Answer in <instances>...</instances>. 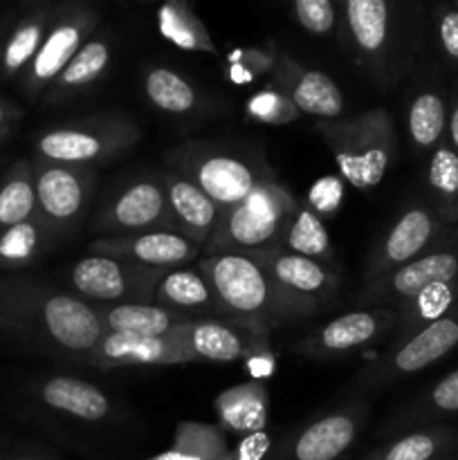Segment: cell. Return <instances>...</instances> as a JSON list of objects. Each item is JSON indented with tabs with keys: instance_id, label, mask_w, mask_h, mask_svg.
Returning a JSON list of instances; mask_svg holds the SVG:
<instances>
[{
	"instance_id": "43",
	"label": "cell",
	"mask_w": 458,
	"mask_h": 460,
	"mask_svg": "<svg viewBox=\"0 0 458 460\" xmlns=\"http://www.w3.org/2000/svg\"><path fill=\"white\" fill-rule=\"evenodd\" d=\"M151 460H207L202 456H196V454H189V452H182V449H169V452H162L157 454V456H153Z\"/></svg>"
},
{
	"instance_id": "18",
	"label": "cell",
	"mask_w": 458,
	"mask_h": 460,
	"mask_svg": "<svg viewBox=\"0 0 458 460\" xmlns=\"http://www.w3.org/2000/svg\"><path fill=\"white\" fill-rule=\"evenodd\" d=\"M175 335L182 340L193 359L229 364L241 359L250 350V340L238 328L216 319H191Z\"/></svg>"
},
{
	"instance_id": "25",
	"label": "cell",
	"mask_w": 458,
	"mask_h": 460,
	"mask_svg": "<svg viewBox=\"0 0 458 460\" xmlns=\"http://www.w3.org/2000/svg\"><path fill=\"white\" fill-rule=\"evenodd\" d=\"M389 317L377 313H348L328 322L314 337V346L326 353H346L368 344L386 326Z\"/></svg>"
},
{
	"instance_id": "10",
	"label": "cell",
	"mask_w": 458,
	"mask_h": 460,
	"mask_svg": "<svg viewBox=\"0 0 458 460\" xmlns=\"http://www.w3.org/2000/svg\"><path fill=\"white\" fill-rule=\"evenodd\" d=\"M103 225L112 236H133L148 232H175L173 216L166 202L164 184L155 180H139L126 187L112 200Z\"/></svg>"
},
{
	"instance_id": "19",
	"label": "cell",
	"mask_w": 458,
	"mask_h": 460,
	"mask_svg": "<svg viewBox=\"0 0 458 460\" xmlns=\"http://www.w3.org/2000/svg\"><path fill=\"white\" fill-rule=\"evenodd\" d=\"M456 346L458 313H454L413 332V335L400 346L398 353L393 355L391 367L398 373L411 376V373L422 371V368L431 367V364H436L438 359H443L445 355L452 353Z\"/></svg>"
},
{
	"instance_id": "4",
	"label": "cell",
	"mask_w": 458,
	"mask_h": 460,
	"mask_svg": "<svg viewBox=\"0 0 458 460\" xmlns=\"http://www.w3.org/2000/svg\"><path fill=\"white\" fill-rule=\"evenodd\" d=\"M164 272L160 270L144 268V265L130 263L124 259H112V256L94 254L85 256L84 261L72 268V286L85 299L101 301H121V304H133V296L155 295V286Z\"/></svg>"
},
{
	"instance_id": "16",
	"label": "cell",
	"mask_w": 458,
	"mask_h": 460,
	"mask_svg": "<svg viewBox=\"0 0 458 460\" xmlns=\"http://www.w3.org/2000/svg\"><path fill=\"white\" fill-rule=\"evenodd\" d=\"M162 184L173 216L175 232L187 236L198 247H205L220 218V207L184 175L166 173Z\"/></svg>"
},
{
	"instance_id": "23",
	"label": "cell",
	"mask_w": 458,
	"mask_h": 460,
	"mask_svg": "<svg viewBox=\"0 0 458 460\" xmlns=\"http://www.w3.org/2000/svg\"><path fill=\"white\" fill-rule=\"evenodd\" d=\"M153 296L157 305L182 314L184 310H218L209 283L198 270L180 268L164 272L157 281Z\"/></svg>"
},
{
	"instance_id": "20",
	"label": "cell",
	"mask_w": 458,
	"mask_h": 460,
	"mask_svg": "<svg viewBox=\"0 0 458 460\" xmlns=\"http://www.w3.org/2000/svg\"><path fill=\"white\" fill-rule=\"evenodd\" d=\"M357 438V422L348 413H332L313 422L292 445L295 460H337Z\"/></svg>"
},
{
	"instance_id": "39",
	"label": "cell",
	"mask_w": 458,
	"mask_h": 460,
	"mask_svg": "<svg viewBox=\"0 0 458 460\" xmlns=\"http://www.w3.org/2000/svg\"><path fill=\"white\" fill-rule=\"evenodd\" d=\"M310 196H313L310 202L317 207V211H332L339 205V182H335V178H323L321 182L314 184Z\"/></svg>"
},
{
	"instance_id": "12",
	"label": "cell",
	"mask_w": 458,
	"mask_h": 460,
	"mask_svg": "<svg viewBox=\"0 0 458 460\" xmlns=\"http://www.w3.org/2000/svg\"><path fill=\"white\" fill-rule=\"evenodd\" d=\"M92 25L94 16L85 9H67L66 16L52 22L27 70L25 88L30 97H36L40 90H45V85L52 84L66 70L75 54L84 48V39Z\"/></svg>"
},
{
	"instance_id": "31",
	"label": "cell",
	"mask_w": 458,
	"mask_h": 460,
	"mask_svg": "<svg viewBox=\"0 0 458 460\" xmlns=\"http://www.w3.org/2000/svg\"><path fill=\"white\" fill-rule=\"evenodd\" d=\"M454 438H456V434L447 427L420 429L402 436L400 440L386 445L384 449L371 454L364 460H438L452 447Z\"/></svg>"
},
{
	"instance_id": "7",
	"label": "cell",
	"mask_w": 458,
	"mask_h": 460,
	"mask_svg": "<svg viewBox=\"0 0 458 460\" xmlns=\"http://www.w3.org/2000/svg\"><path fill=\"white\" fill-rule=\"evenodd\" d=\"M449 234H452V227H445L429 207H411L389 229L371 270H368V277L382 279L386 274L395 272V270L404 268L407 263L416 261L418 256L429 252L431 247L443 243Z\"/></svg>"
},
{
	"instance_id": "27",
	"label": "cell",
	"mask_w": 458,
	"mask_h": 460,
	"mask_svg": "<svg viewBox=\"0 0 458 460\" xmlns=\"http://www.w3.org/2000/svg\"><path fill=\"white\" fill-rule=\"evenodd\" d=\"M346 22L362 52H380L389 40V4L384 0H348Z\"/></svg>"
},
{
	"instance_id": "40",
	"label": "cell",
	"mask_w": 458,
	"mask_h": 460,
	"mask_svg": "<svg viewBox=\"0 0 458 460\" xmlns=\"http://www.w3.org/2000/svg\"><path fill=\"white\" fill-rule=\"evenodd\" d=\"M269 447V438L263 434V431H256V434L247 436L242 440L241 447L236 449L233 454H229L227 460H260L265 456Z\"/></svg>"
},
{
	"instance_id": "32",
	"label": "cell",
	"mask_w": 458,
	"mask_h": 460,
	"mask_svg": "<svg viewBox=\"0 0 458 460\" xmlns=\"http://www.w3.org/2000/svg\"><path fill=\"white\" fill-rule=\"evenodd\" d=\"M49 21L52 18H48V13L39 12L18 22V27L12 31L7 45H4L3 57H0V70H3L4 76L16 75V72H21L22 67L34 61L36 52H39L40 43L45 39V27L49 25Z\"/></svg>"
},
{
	"instance_id": "8",
	"label": "cell",
	"mask_w": 458,
	"mask_h": 460,
	"mask_svg": "<svg viewBox=\"0 0 458 460\" xmlns=\"http://www.w3.org/2000/svg\"><path fill=\"white\" fill-rule=\"evenodd\" d=\"M182 166L187 171L184 178L202 189L220 207V211L245 202L260 184L268 182L259 178L250 162L229 153H193L191 160Z\"/></svg>"
},
{
	"instance_id": "11",
	"label": "cell",
	"mask_w": 458,
	"mask_h": 460,
	"mask_svg": "<svg viewBox=\"0 0 458 460\" xmlns=\"http://www.w3.org/2000/svg\"><path fill=\"white\" fill-rule=\"evenodd\" d=\"M94 175L88 169L63 164H45L34 175L36 211L54 227H66L76 220L88 205Z\"/></svg>"
},
{
	"instance_id": "42",
	"label": "cell",
	"mask_w": 458,
	"mask_h": 460,
	"mask_svg": "<svg viewBox=\"0 0 458 460\" xmlns=\"http://www.w3.org/2000/svg\"><path fill=\"white\" fill-rule=\"evenodd\" d=\"M18 115H21V112L16 111V106H9V103L0 102V133L12 128V121L16 119Z\"/></svg>"
},
{
	"instance_id": "34",
	"label": "cell",
	"mask_w": 458,
	"mask_h": 460,
	"mask_svg": "<svg viewBox=\"0 0 458 460\" xmlns=\"http://www.w3.org/2000/svg\"><path fill=\"white\" fill-rule=\"evenodd\" d=\"M144 90L153 106L164 112L182 115L196 106V90L178 72L166 70V67H153L144 81Z\"/></svg>"
},
{
	"instance_id": "24",
	"label": "cell",
	"mask_w": 458,
	"mask_h": 460,
	"mask_svg": "<svg viewBox=\"0 0 458 460\" xmlns=\"http://www.w3.org/2000/svg\"><path fill=\"white\" fill-rule=\"evenodd\" d=\"M449 102L438 88L422 90L409 106L407 126L411 142L420 151H434L447 133Z\"/></svg>"
},
{
	"instance_id": "1",
	"label": "cell",
	"mask_w": 458,
	"mask_h": 460,
	"mask_svg": "<svg viewBox=\"0 0 458 460\" xmlns=\"http://www.w3.org/2000/svg\"><path fill=\"white\" fill-rule=\"evenodd\" d=\"M198 272L209 283L218 310L245 322L250 328H265L274 319L308 314L287 299L269 274L254 259L242 254H211L198 261Z\"/></svg>"
},
{
	"instance_id": "36",
	"label": "cell",
	"mask_w": 458,
	"mask_h": 460,
	"mask_svg": "<svg viewBox=\"0 0 458 460\" xmlns=\"http://www.w3.org/2000/svg\"><path fill=\"white\" fill-rule=\"evenodd\" d=\"M296 21L313 34H328L335 27V7L330 0H296Z\"/></svg>"
},
{
	"instance_id": "3",
	"label": "cell",
	"mask_w": 458,
	"mask_h": 460,
	"mask_svg": "<svg viewBox=\"0 0 458 460\" xmlns=\"http://www.w3.org/2000/svg\"><path fill=\"white\" fill-rule=\"evenodd\" d=\"M341 175L357 189L377 187L393 160L395 133L386 111H371L348 121L319 124Z\"/></svg>"
},
{
	"instance_id": "9",
	"label": "cell",
	"mask_w": 458,
	"mask_h": 460,
	"mask_svg": "<svg viewBox=\"0 0 458 460\" xmlns=\"http://www.w3.org/2000/svg\"><path fill=\"white\" fill-rule=\"evenodd\" d=\"M458 281V229L404 268L377 279L375 295L409 304L431 286Z\"/></svg>"
},
{
	"instance_id": "38",
	"label": "cell",
	"mask_w": 458,
	"mask_h": 460,
	"mask_svg": "<svg viewBox=\"0 0 458 460\" xmlns=\"http://www.w3.org/2000/svg\"><path fill=\"white\" fill-rule=\"evenodd\" d=\"M431 409L440 413H456L458 411V368L445 376L429 394Z\"/></svg>"
},
{
	"instance_id": "37",
	"label": "cell",
	"mask_w": 458,
	"mask_h": 460,
	"mask_svg": "<svg viewBox=\"0 0 458 460\" xmlns=\"http://www.w3.org/2000/svg\"><path fill=\"white\" fill-rule=\"evenodd\" d=\"M438 40L449 63L458 66V7H447L438 12Z\"/></svg>"
},
{
	"instance_id": "6",
	"label": "cell",
	"mask_w": 458,
	"mask_h": 460,
	"mask_svg": "<svg viewBox=\"0 0 458 460\" xmlns=\"http://www.w3.org/2000/svg\"><path fill=\"white\" fill-rule=\"evenodd\" d=\"M250 259H254L269 274L274 286L305 313L321 308V304L337 292V277L326 263L277 250L250 254Z\"/></svg>"
},
{
	"instance_id": "17",
	"label": "cell",
	"mask_w": 458,
	"mask_h": 460,
	"mask_svg": "<svg viewBox=\"0 0 458 460\" xmlns=\"http://www.w3.org/2000/svg\"><path fill=\"white\" fill-rule=\"evenodd\" d=\"M103 328L119 335L144 337V340H160L173 335L175 331L191 322V317L175 310L162 308L157 304H117L112 308L97 310Z\"/></svg>"
},
{
	"instance_id": "30",
	"label": "cell",
	"mask_w": 458,
	"mask_h": 460,
	"mask_svg": "<svg viewBox=\"0 0 458 460\" xmlns=\"http://www.w3.org/2000/svg\"><path fill=\"white\" fill-rule=\"evenodd\" d=\"M157 27L162 36L182 49H200V52H216L209 34L198 21L196 13L184 3H164L157 12Z\"/></svg>"
},
{
	"instance_id": "29",
	"label": "cell",
	"mask_w": 458,
	"mask_h": 460,
	"mask_svg": "<svg viewBox=\"0 0 458 460\" xmlns=\"http://www.w3.org/2000/svg\"><path fill=\"white\" fill-rule=\"evenodd\" d=\"M36 216V187L30 164L21 162L0 187V232Z\"/></svg>"
},
{
	"instance_id": "21",
	"label": "cell",
	"mask_w": 458,
	"mask_h": 460,
	"mask_svg": "<svg viewBox=\"0 0 458 460\" xmlns=\"http://www.w3.org/2000/svg\"><path fill=\"white\" fill-rule=\"evenodd\" d=\"M40 398L48 407L81 418V420H101L110 411V402L103 391H99L90 382L70 376H57L45 382Z\"/></svg>"
},
{
	"instance_id": "15",
	"label": "cell",
	"mask_w": 458,
	"mask_h": 460,
	"mask_svg": "<svg viewBox=\"0 0 458 460\" xmlns=\"http://www.w3.org/2000/svg\"><path fill=\"white\" fill-rule=\"evenodd\" d=\"M90 358L99 367H160V364L196 362L175 332L160 340H144V337L106 331Z\"/></svg>"
},
{
	"instance_id": "22",
	"label": "cell",
	"mask_w": 458,
	"mask_h": 460,
	"mask_svg": "<svg viewBox=\"0 0 458 460\" xmlns=\"http://www.w3.org/2000/svg\"><path fill=\"white\" fill-rule=\"evenodd\" d=\"M429 209L445 227L458 225V153L447 144L434 148L427 169Z\"/></svg>"
},
{
	"instance_id": "26",
	"label": "cell",
	"mask_w": 458,
	"mask_h": 460,
	"mask_svg": "<svg viewBox=\"0 0 458 460\" xmlns=\"http://www.w3.org/2000/svg\"><path fill=\"white\" fill-rule=\"evenodd\" d=\"M290 97L296 111L305 115L335 119L344 112V97H341L339 85L321 70H305L292 85Z\"/></svg>"
},
{
	"instance_id": "41",
	"label": "cell",
	"mask_w": 458,
	"mask_h": 460,
	"mask_svg": "<svg viewBox=\"0 0 458 460\" xmlns=\"http://www.w3.org/2000/svg\"><path fill=\"white\" fill-rule=\"evenodd\" d=\"M447 135H449V146L458 153V88H456V93H454L452 103H449Z\"/></svg>"
},
{
	"instance_id": "13",
	"label": "cell",
	"mask_w": 458,
	"mask_h": 460,
	"mask_svg": "<svg viewBox=\"0 0 458 460\" xmlns=\"http://www.w3.org/2000/svg\"><path fill=\"white\" fill-rule=\"evenodd\" d=\"M48 335L70 353L90 355L106 335L101 317L92 305L70 295H48L39 305Z\"/></svg>"
},
{
	"instance_id": "5",
	"label": "cell",
	"mask_w": 458,
	"mask_h": 460,
	"mask_svg": "<svg viewBox=\"0 0 458 460\" xmlns=\"http://www.w3.org/2000/svg\"><path fill=\"white\" fill-rule=\"evenodd\" d=\"M133 139H137V130L130 128V124L97 121V124L48 130L39 137L36 148H39L40 157L49 164L85 169V164L108 160L121 148L130 146Z\"/></svg>"
},
{
	"instance_id": "33",
	"label": "cell",
	"mask_w": 458,
	"mask_h": 460,
	"mask_svg": "<svg viewBox=\"0 0 458 460\" xmlns=\"http://www.w3.org/2000/svg\"><path fill=\"white\" fill-rule=\"evenodd\" d=\"M286 245L290 247L292 254L305 256V259L319 261V263L332 261L330 238H328L326 227L319 220V216L305 207H299V211L292 218L286 234Z\"/></svg>"
},
{
	"instance_id": "28",
	"label": "cell",
	"mask_w": 458,
	"mask_h": 460,
	"mask_svg": "<svg viewBox=\"0 0 458 460\" xmlns=\"http://www.w3.org/2000/svg\"><path fill=\"white\" fill-rule=\"evenodd\" d=\"M108 61H110V48H108L106 40H85L84 48L66 66V70L54 79L52 97H66V94H72L76 90L85 88V85L94 84L106 72Z\"/></svg>"
},
{
	"instance_id": "35",
	"label": "cell",
	"mask_w": 458,
	"mask_h": 460,
	"mask_svg": "<svg viewBox=\"0 0 458 460\" xmlns=\"http://www.w3.org/2000/svg\"><path fill=\"white\" fill-rule=\"evenodd\" d=\"M40 227L34 218L0 232V268H21L34 259L40 241Z\"/></svg>"
},
{
	"instance_id": "14",
	"label": "cell",
	"mask_w": 458,
	"mask_h": 460,
	"mask_svg": "<svg viewBox=\"0 0 458 460\" xmlns=\"http://www.w3.org/2000/svg\"><path fill=\"white\" fill-rule=\"evenodd\" d=\"M94 252H101L103 256L112 259H124L130 263L144 265L151 270H171L178 265L189 263L198 259L202 247L189 241L187 236L178 232H148L133 234V236H108L103 241H94Z\"/></svg>"
},
{
	"instance_id": "2",
	"label": "cell",
	"mask_w": 458,
	"mask_h": 460,
	"mask_svg": "<svg viewBox=\"0 0 458 460\" xmlns=\"http://www.w3.org/2000/svg\"><path fill=\"white\" fill-rule=\"evenodd\" d=\"M299 211L290 193L274 182H263L245 202L220 211V218L202 247L211 254H260L274 252L281 232Z\"/></svg>"
},
{
	"instance_id": "44",
	"label": "cell",
	"mask_w": 458,
	"mask_h": 460,
	"mask_svg": "<svg viewBox=\"0 0 458 460\" xmlns=\"http://www.w3.org/2000/svg\"><path fill=\"white\" fill-rule=\"evenodd\" d=\"M7 133H9V130H3V133H0V139H3Z\"/></svg>"
}]
</instances>
